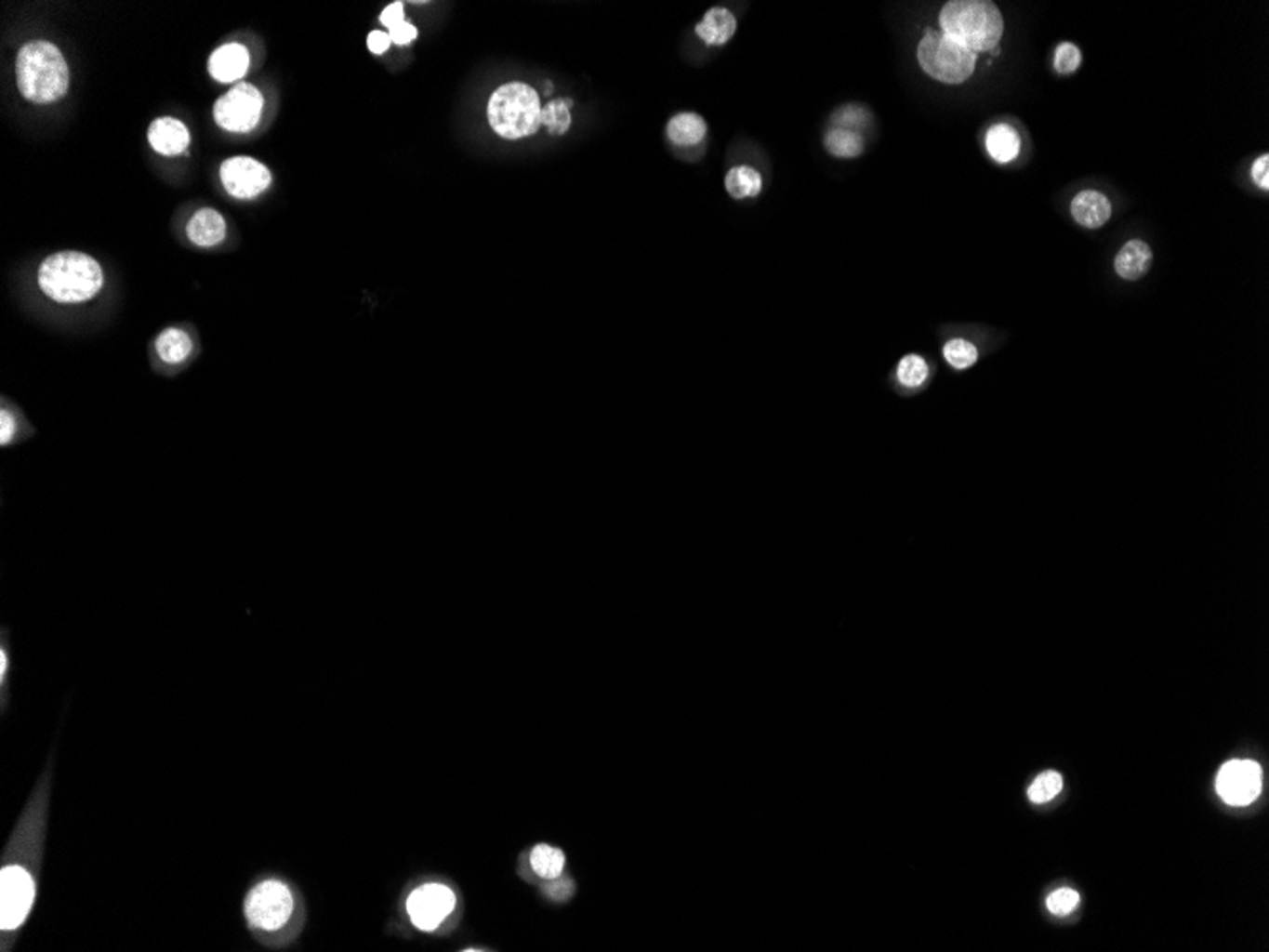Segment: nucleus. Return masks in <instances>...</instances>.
<instances>
[{"label": "nucleus", "instance_id": "e433bc0d", "mask_svg": "<svg viewBox=\"0 0 1269 952\" xmlns=\"http://www.w3.org/2000/svg\"><path fill=\"white\" fill-rule=\"evenodd\" d=\"M7 666H8V658H7V653L3 651V653H0V673H3V675L7 673Z\"/></svg>", "mask_w": 1269, "mask_h": 952}, {"label": "nucleus", "instance_id": "4468645a", "mask_svg": "<svg viewBox=\"0 0 1269 952\" xmlns=\"http://www.w3.org/2000/svg\"><path fill=\"white\" fill-rule=\"evenodd\" d=\"M1072 215L1085 229H1101L1112 218V204L1099 191H1081L1072 202Z\"/></svg>", "mask_w": 1269, "mask_h": 952}, {"label": "nucleus", "instance_id": "423d86ee", "mask_svg": "<svg viewBox=\"0 0 1269 952\" xmlns=\"http://www.w3.org/2000/svg\"><path fill=\"white\" fill-rule=\"evenodd\" d=\"M293 908L291 890L280 880L257 884L245 899L247 922L260 932H276L284 928L293 915Z\"/></svg>", "mask_w": 1269, "mask_h": 952}, {"label": "nucleus", "instance_id": "dca6fc26", "mask_svg": "<svg viewBox=\"0 0 1269 952\" xmlns=\"http://www.w3.org/2000/svg\"><path fill=\"white\" fill-rule=\"evenodd\" d=\"M1154 255L1152 249L1146 242L1143 240H1130L1127 242L1119 253L1116 255V272L1129 282L1141 280L1152 267Z\"/></svg>", "mask_w": 1269, "mask_h": 952}, {"label": "nucleus", "instance_id": "f704fd0d", "mask_svg": "<svg viewBox=\"0 0 1269 952\" xmlns=\"http://www.w3.org/2000/svg\"><path fill=\"white\" fill-rule=\"evenodd\" d=\"M14 430H16L14 416L10 413L3 411V415H0V431H3V434H0V443L7 445L14 436Z\"/></svg>", "mask_w": 1269, "mask_h": 952}, {"label": "nucleus", "instance_id": "f8f14e48", "mask_svg": "<svg viewBox=\"0 0 1269 952\" xmlns=\"http://www.w3.org/2000/svg\"><path fill=\"white\" fill-rule=\"evenodd\" d=\"M147 138L151 147L164 156H178L185 152L191 143V136L185 124L171 116L156 118L149 127Z\"/></svg>", "mask_w": 1269, "mask_h": 952}, {"label": "nucleus", "instance_id": "6e6552de", "mask_svg": "<svg viewBox=\"0 0 1269 952\" xmlns=\"http://www.w3.org/2000/svg\"><path fill=\"white\" fill-rule=\"evenodd\" d=\"M262 96L253 84L240 82L238 86L218 98L213 107V118L227 132L245 134L257 127L262 112Z\"/></svg>", "mask_w": 1269, "mask_h": 952}, {"label": "nucleus", "instance_id": "2eb2a0df", "mask_svg": "<svg viewBox=\"0 0 1269 952\" xmlns=\"http://www.w3.org/2000/svg\"><path fill=\"white\" fill-rule=\"evenodd\" d=\"M187 234L192 244L200 247H213L221 244L227 236V221L218 211L211 207H202L192 215L187 225Z\"/></svg>", "mask_w": 1269, "mask_h": 952}, {"label": "nucleus", "instance_id": "ddd939ff", "mask_svg": "<svg viewBox=\"0 0 1269 952\" xmlns=\"http://www.w3.org/2000/svg\"><path fill=\"white\" fill-rule=\"evenodd\" d=\"M207 67L217 82H236L247 73L249 52L238 42H231L213 52Z\"/></svg>", "mask_w": 1269, "mask_h": 952}, {"label": "nucleus", "instance_id": "9b49d317", "mask_svg": "<svg viewBox=\"0 0 1269 952\" xmlns=\"http://www.w3.org/2000/svg\"><path fill=\"white\" fill-rule=\"evenodd\" d=\"M221 181L231 196L249 200L271 187L272 173L255 158L232 156L221 165Z\"/></svg>", "mask_w": 1269, "mask_h": 952}, {"label": "nucleus", "instance_id": "f257e3e1", "mask_svg": "<svg viewBox=\"0 0 1269 952\" xmlns=\"http://www.w3.org/2000/svg\"><path fill=\"white\" fill-rule=\"evenodd\" d=\"M103 284L105 276L99 263L80 251L54 253L38 269L42 293L65 305L94 298Z\"/></svg>", "mask_w": 1269, "mask_h": 952}, {"label": "nucleus", "instance_id": "b1692460", "mask_svg": "<svg viewBox=\"0 0 1269 952\" xmlns=\"http://www.w3.org/2000/svg\"><path fill=\"white\" fill-rule=\"evenodd\" d=\"M895 375H897V380L901 386L908 388V390H914V388H920L928 382L930 365L922 356L906 354L901 358Z\"/></svg>", "mask_w": 1269, "mask_h": 952}, {"label": "nucleus", "instance_id": "4be33fe9", "mask_svg": "<svg viewBox=\"0 0 1269 952\" xmlns=\"http://www.w3.org/2000/svg\"><path fill=\"white\" fill-rule=\"evenodd\" d=\"M826 151L839 158H855L863 152V138L859 132H852L846 127H830L825 136Z\"/></svg>", "mask_w": 1269, "mask_h": 952}, {"label": "nucleus", "instance_id": "f3484780", "mask_svg": "<svg viewBox=\"0 0 1269 952\" xmlns=\"http://www.w3.org/2000/svg\"><path fill=\"white\" fill-rule=\"evenodd\" d=\"M737 21L734 14L726 8H711L706 18L695 27V34L709 46H720L734 36Z\"/></svg>", "mask_w": 1269, "mask_h": 952}, {"label": "nucleus", "instance_id": "c85d7f7f", "mask_svg": "<svg viewBox=\"0 0 1269 952\" xmlns=\"http://www.w3.org/2000/svg\"><path fill=\"white\" fill-rule=\"evenodd\" d=\"M1079 65H1081V52L1076 45H1072V42H1064V45H1061L1057 48L1055 69L1061 74H1070V73L1077 71Z\"/></svg>", "mask_w": 1269, "mask_h": 952}, {"label": "nucleus", "instance_id": "5701e85b", "mask_svg": "<svg viewBox=\"0 0 1269 952\" xmlns=\"http://www.w3.org/2000/svg\"><path fill=\"white\" fill-rule=\"evenodd\" d=\"M531 865L538 877L557 880L564 869V853L548 844H538L531 852Z\"/></svg>", "mask_w": 1269, "mask_h": 952}, {"label": "nucleus", "instance_id": "bb28decb", "mask_svg": "<svg viewBox=\"0 0 1269 952\" xmlns=\"http://www.w3.org/2000/svg\"><path fill=\"white\" fill-rule=\"evenodd\" d=\"M1061 791H1063V775L1059 772L1049 770V772H1043L1036 777L1034 784L1028 789V799L1036 804H1043V802H1049L1051 799H1055Z\"/></svg>", "mask_w": 1269, "mask_h": 952}, {"label": "nucleus", "instance_id": "1a4fd4ad", "mask_svg": "<svg viewBox=\"0 0 1269 952\" xmlns=\"http://www.w3.org/2000/svg\"><path fill=\"white\" fill-rule=\"evenodd\" d=\"M456 895L445 884H424L407 899L411 922L422 932H433L455 911Z\"/></svg>", "mask_w": 1269, "mask_h": 952}, {"label": "nucleus", "instance_id": "c9c22d12", "mask_svg": "<svg viewBox=\"0 0 1269 952\" xmlns=\"http://www.w3.org/2000/svg\"><path fill=\"white\" fill-rule=\"evenodd\" d=\"M548 893H549L551 897H555V899H566L568 895L573 893V884L568 882V880L553 882V884L548 886Z\"/></svg>", "mask_w": 1269, "mask_h": 952}, {"label": "nucleus", "instance_id": "9d476101", "mask_svg": "<svg viewBox=\"0 0 1269 952\" xmlns=\"http://www.w3.org/2000/svg\"><path fill=\"white\" fill-rule=\"evenodd\" d=\"M1216 791L1223 802L1232 806L1254 802L1262 791V768L1252 760L1226 762L1218 772Z\"/></svg>", "mask_w": 1269, "mask_h": 952}, {"label": "nucleus", "instance_id": "393cba45", "mask_svg": "<svg viewBox=\"0 0 1269 952\" xmlns=\"http://www.w3.org/2000/svg\"><path fill=\"white\" fill-rule=\"evenodd\" d=\"M943 356L950 367H954L956 371H964L977 364L979 350L973 342L966 338H950L943 346Z\"/></svg>", "mask_w": 1269, "mask_h": 952}, {"label": "nucleus", "instance_id": "39448f33", "mask_svg": "<svg viewBox=\"0 0 1269 952\" xmlns=\"http://www.w3.org/2000/svg\"><path fill=\"white\" fill-rule=\"evenodd\" d=\"M918 61L932 78L961 84L973 74L977 54L943 33H928L918 46Z\"/></svg>", "mask_w": 1269, "mask_h": 952}, {"label": "nucleus", "instance_id": "7ed1b4c3", "mask_svg": "<svg viewBox=\"0 0 1269 952\" xmlns=\"http://www.w3.org/2000/svg\"><path fill=\"white\" fill-rule=\"evenodd\" d=\"M939 23L943 34L973 54L994 50L1003 34L1001 12L988 0H952L943 7Z\"/></svg>", "mask_w": 1269, "mask_h": 952}, {"label": "nucleus", "instance_id": "2f4dec72", "mask_svg": "<svg viewBox=\"0 0 1269 952\" xmlns=\"http://www.w3.org/2000/svg\"><path fill=\"white\" fill-rule=\"evenodd\" d=\"M1252 179H1254V183H1256L1260 189H1263V191L1269 189V156H1267V154H1262V156L1254 162V165H1252Z\"/></svg>", "mask_w": 1269, "mask_h": 952}, {"label": "nucleus", "instance_id": "6ab92c4d", "mask_svg": "<svg viewBox=\"0 0 1269 952\" xmlns=\"http://www.w3.org/2000/svg\"><path fill=\"white\" fill-rule=\"evenodd\" d=\"M707 134L706 120L695 112H681L673 116L668 124V136L679 147H692L702 141Z\"/></svg>", "mask_w": 1269, "mask_h": 952}, {"label": "nucleus", "instance_id": "7c9ffc66", "mask_svg": "<svg viewBox=\"0 0 1269 952\" xmlns=\"http://www.w3.org/2000/svg\"><path fill=\"white\" fill-rule=\"evenodd\" d=\"M416 34H418L416 27L411 25V23H407V21H403V23L396 25L393 29H390V38H391L393 45H398V46L411 45V42L416 38Z\"/></svg>", "mask_w": 1269, "mask_h": 952}, {"label": "nucleus", "instance_id": "aec40b11", "mask_svg": "<svg viewBox=\"0 0 1269 952\" xmlns=\"http://www.w3.org/2000/svg\"><path fill=\"white\" fill-rule=\"evenodd\" d=\"M191 350L192 340L179 327L164 329L156 338V352L165 364H181L183 360H187Z\"/></svg>", "mask_w": 1269, "mask_h": 952}, {"label": "nucleus", "instance_id": "0eeeda50", "mask_svg": "<svg viewBox=\"0 0 1269 952\" xmlns=\"http://www.w3.org/2000/svg\"><path fill=\"white\" fill-rule=\"evenodd\" d=\"M36 897V884L21 865H5L0 871V928L5 933L21 928Z\"/></svg>", "mask_w": 1269, "mask_h": 952}, {"label": "nucleus", "instance_id": "c756f323", "mask_svg": "<svg viewBox=\"0 0 1269 952\" xmlns=\"http://www.w3.org/2000/svg\"><path fill=\"white\" fill-rule=\"evenodd\" d=\"M866 122H868L866 111L861 107H855V105H848L835 114L837 127H846V129H852V132H857V129L866 126Z\"/></svg>", "mask_w": 1269, "mask_h": 952}, {"label": "nucleus", "instance_id": "473e14b6", "mask_svg": "<svg viewBox=\"0 0 1269 952\" xmlns=\"http://www.w3.org/2000/svg\"><path fill=\"white\" fill-rule=\"evenodd\" d=\"M403 21H405V18H403V5L402 3H393V5L386 7L380 14V23L388 29H393Z\"/></svg>", "mask_w": 1269, "mask_h": 952}, {"label": "nucleus", "instance_id": "72a5a7b5", "mask_svg": "<svg viewBox=\"0 0 1269 952\" xmlns=\"http://www.w3.org/2000/svg\"><path fill=\"white\" fill-rule=\"evenodd\" d=\"M390 45H391L390 33L373 31V33H369V36H367V46H369V50H371L375 56L384 54V52L390 48Z\"/></svg>", "mask_w": 1269, "mask_h": 952}, {"label": "nucleus", "instance_id": "a211bd4d", "mask_svg": "<svg viewBox=\"0 0 1269 952\" xmlns=\"http://www.w3.org/2000/svg\"><path fill=\"white\" fill-rule=\"evenodd\" d=\"M986 151L999 164L1015 160L1021 152V138L1017 129L1008 124L992 126L986 134Z\"/></svg>", "mask_w": 1269, "mask_h": 952}, {"label": "nucleus", "instance_id": "20e7f679", "mask_svg": "<svg viewBox=\"0 0 1269 952\" xmlns=\"http://www.w3.org/2000/svg\"><path fill=\"white\" fill-rule=\"evenodd\" d=\"M489 124L504 139H522L535 136L542 126V105L535 88L522 82H508L493 94Z\"/></svg>", "mask_w": 1269, "mask_h": 952}, {"label": "nucleus", "instance_id": "cd10ccee", "mask_svg": "<svg viewBox=\"0 0 1269 952\" xmlns=\"http://www.w3.org/2000/svg\"><path fill=\"white\" fill-rule=\"evenodd\" d=\"M1079 905V893L1072 888H1061L1047 897V908L1057 917L1070 915Z\"/></svg>", "mask_w": 1269, "mask_h": 952}, {"label": "nucleus", "instance_id": "a878e982", "mask_svg": "<svg viewBox=\"0 0 1269 952\" xmlns=\"http://www.w3.org/2000/svg\"><path fill=\"white\" fill-rule=\"evenodd\" d=\"M571 107V99H553L542 109V124L551 136H562L568 132V127L573 124Z\"/></svg>", "mask_w": 1269, "mask_h": 952}, {"label": "nucleus", "instance_id": "f03ea898", "mask_svg": "<svg viewBox=\"0 0 1269 952\" xmlns=\"http://www.w3.org/2000/svg\"><path fill=\"white\" fill-rule=\"evenodd\" d=\"M18 88L33 103H54L69 88V67L63 54L46 40L25 45L16 61Z\"/></svg>", "mask_w": 1269, "mask_h": 952}, {"label": "nucleus", "instance_id": "412c9836", "mask_svg": "<svg viewBox=\"0 0 1269 952\" xmlns=\"http://www.w3.org/2000/svg\"><path fill=\"white\" fill-rule=\"evenodd\" d=\"M724 187L732 198H753L762 189L760 173L749 165H737L726 173Z\"/></svg>", "mask_w": 1269, "mask_h": 952}]
</instances>
